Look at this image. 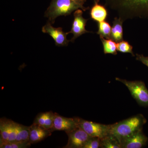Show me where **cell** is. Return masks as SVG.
<instances>
[{
    "label": "cell",
    "mask_w": 148,
    "mask_h": 148,
    "mask_svg": "<svg viewBox=\"0 0 148 148\" xmlns=\"http://www.w3.org/2000/svg\"><path fill=\"white\" fill-rule=\"evenodd\" d=\"M52 132L51 130L47 129L42 126L33 123L30 126L29 142L31 144L39 143L51 136Z\"/></svg>",
    "instance_id": "cell-11"
},
{
    "label": "cell",
    "mask_w": 148,
    "mask_h": 148,
    "mask_svg": "<svg viewBox=\"0 0 148 148\" xmlns=\"http://www.w3.org/2000/svg\"><path fill=\"white\" fill-rule=\"evenodd\" d=\"M78 117L68 118L62 116L57 113H54L53 127L51 130L64 131L66 134L71 132L79 127Z\"/></svg>",
    "instance_id": "cell-6"
},
{
    "label": "cell",
    "mask_w": 148,
    "mask_h": 148,
    "mask_svg": "<svg viewBox=\"0 0 148 148\" xmlns=\"http://www.w3.org/2000/svg\"><path fill=\"white\" fill-rule=\"evenodd\" d=\"M82 11L80 9L76 10L74 13V20L72 24L71 29L70 32H68L73 34V37L71 41L73 42L75 39L86 33H92L88 32L85 29L86 22L88 19H85L83 17Z\"/></svg>",
    "instance_id": "cell-8"
},
{
    "label": "cell",
    "mask_w": 148,
    "mask_h": 148,
    "mask_svg": "<svg viewBox=\"0 0 148 148\" xmlns=\"http://www.w3.org/2000/svg\"><path fill=\"white\" fill-rule=\"evenodd\" d=\"M94 5L90 9V17L93 21L97 23L101 21H106L108 18V10L104 6L99 4V0H94Z\"/></svg>",
    "instance_id": "cell-12"
},
{
    "label": "cell",
    "mask_w": 148,
    "mask_h": 148,
    "mask_svg": "<svg viewBox=\"0 0 148 148\" xmlns=\"http://www.w3.org/2000/svg\"><path fill=\"white\" fill-rule=\"evenodd\" d=\"M127 87L133 98L138 105L142 107H148V89L145 83L142 81H128L116 78Z\"/></svg>",
    "instance_id": "cell-4"
},
{
    "label": "cell",
    "mask_w": 148,
    "mask_h": 148,
    "mask_svg": "<svg viewBox=\"0 0 148 148\" xmlns=\"http://www.w3.org/2000/svg\"><path fill=\"white\" fill-rule=\"evenodd\" d=\"M148 138L143 130L138 131L121 140V148H141L147 145Z\"/></svg>",
    "instance_id": "cell-10"
},
{
    "label": "cell",
    "mask_w": 148,
    "mask_h": 148,
    "mask_svg": "<svg viewBox=\"0 0 148 148\" xmlns=\"http://www.w3.org/2000/svg\"><path fill=\"white\" fill-rule=\"evenodd\" d=\"M101 148H121L120 141L112 134L101 139Z\"/></svg>",
    "instance_id": "cell-15"
},
{
    "label": "cell",
    "mask_w": 148,
    "mask_h": 148,
    "mask_svg": "<svg viewBox=\"0 0 148 148\" xmlns=\"http://www.w3.org/2000/svg\"><path fill=\"white\" fill-rule=\"evenodd\" d=\"M133 47L127 41L122 40L117 44V50L123 53H130L133 56L135 55L133 52Z\"/></svg>",
    "instance_id": "cell-20"
},
{
    "label": "cell",
    "mask_w": 148,
    "mask_h": 148,
    "mask_svg": "<svg viewBox=\"0 0 148 148\" xmlns=\"http://www.w3.org/2000/svg\"><path fill=\"white\" fill-rule=\"evenodd\" d=\"M42 30L43 33L48 34L52 37L57 46H66L71 41V40L67 39L68 33L63 32L61 27H53L49 21H48L47 24L43 27Z\"/></svg>",
    "instance_id": "cell-9"
},
{
    "label": "cell",
    "mask_w": 148,
    "mask_h": 148,
    "mask_svg": "<svg viewBox=\"0 0 148 148\" xmlns=\"http://www.w3.org/2000/svg\"><path fill=\"white\" fill-rule=\"evenodd\" d=\"M105 5L123 21L148 17V0H104Z\"/></svg>",
    "instance_id": "cell-1"
},
{
    "label": "cell",
    "mask_w": 148,
    "mask_h": 148,
    "mask_svg": "<svg viewBox=\"0 0 148 148\" xmlns=\"http://www.w3.org/2000/svg\"><path fill=\"white\" fill-rule=\"evenodd\" d=\"M98 31L97 34L100 36L103 37L106 39L111 38L112 27L108 21H106L98 22Z\"/></svg>",
    "instance_id": "cell-18"
},
{
    "label": "cell",
    "mask_w": 148,
    "mask_h": 148,
    "mask_svg": "<svg viewBox=\"0 0 148 148\" xmlns=\"http://www.w3.org/2000/svg\"><path fill=\"white\" fill-rule=\"evenodd\" d=\"M31 145L29 141L18 142L14 141L12 142L0 143L1 148H27L31 147Z\"/></svg>",
    "instance_id": "cell-19"
},
{
    "label": "cell",
    "mask_w": 148,
    "mask_h": 148,
    "mask_svg": "<svg viewBox=\"0 0 148 148\" xmlns=\"http://www.w3.org/2000/svg\"><path fill=\"white\" fill-rule=\"evenodd\" d=\"M67 135L69 138L68 143L64 148H83L91 137L79 126Z\"/></svg>",
    "instance_id": "cell-7"
},
{
    "label": "cell",
    "mask_w": 148,
    "mask_h": 148,
    "mask_svg": "<svg viewBox=\"0 0 148 148\" xmlns=\"http://www.w3.org/2000/svg\"><path fill=\"white\" fill-rule=\"evenodd\" d=\"M123 20L119 17H115L112 22L111 39L116 42L123 40Z\"/></svg>",
    "instance_id": "cell-13"
},
{
    "label": "cell",
    "mask_w": 148,
    "mask_h": 148,
    "mask_svg": "<svg viewBox=\"0 0 148 148\" xmlns=\"http://www.w3.org/2000/svg\"><path fill=\"white\" fill-rule=\"evenodd\" d=\"M101 148V139L98 137H90L83 148Z\"/></svg>",
    "instance_id": "cell-21"
},
{
    "label": "cell",
    "mask_w": 148,
    "mask_h": 148,
    "mask_svg": "<svg viewBox=\"0 0 148 148\" xmlns=\"http://www.w3.org/2000/svg\"><path fill=\"white\" fill-rule=\"evenodd\" d=\"M30 135V126H25L17 123L16 141H29Z\"/></svg>",
    "instance_id": "cell-17"
},
{
    "label": "cell",
    "mask_w": 148,
    "mask_h": 148,
    "mask_svg": "<svg viewBox=\"0 0 148 148\" xmlns=\"http://www.w3.org/2000/svg\"><path fill=\"white\" fill-rule=\"evenodd\" d=\"M79 126L88 135L102 139L110 134L112 124L105 125L78 117Z\"/></svg>",
    "instance_id": "cell-5"
},
{
    "label": "cell",
    "mask_w": 148,
    "mask_h": 148,
    "mask_svg": "<svg viewBox=\"0 0 148 148\" xmlns=\"http://www.w3.org/2000/svg\"><path fill=\"white\" fill-rule=\"evenodd\" d=\"M47 113L48 112H46L38 114L35 118L33 124L38 125L44 127Z\"/></svg>",
    "instance_id": "cell-22"
},
{
    "label": "cell",
    "mask_w": 148,
    "mask_h": 148,
    "mask_svg": "<svg viewBox=\"0 0 148 148\" xmlns=\"http://www.w3.org/2000/svg\"><path fill=\"white\" fill-rule=\"evenodd\" d=\"M136 60L142 62L143 64L148 67V56H145L143 54H136Z\"/></svg>",
    "instance_id": "cell-23"
},
{
    "label": "cell",
    "mask_w": 148,
    "mask_h": 148,
    "mask_svg": "<svg viewBox=\"0 0 148 148\" xmlns=\"http://www.w3.org/2000/svg\"><path fill=\"white\" fill-rule=\"evenodd\" d=\"M147 121L143 114H138L112 124L110 134L115 136L121 142L123 138L143 130V126Z\"/></svg>",
    "instance_id": "cell-2"
},
{
    "label": "cell",
    "mask_w": 148,
    "mask_h": 148,
    "mask_svg": "<svg viewBox=\"0 0 148 148\" xmlns=\"http://www.w3.org/2000/svg\"><path fill=\"white\" fill-rule=\"evenodd\" d=\"M103 44V51L105 54H112L116 55L117 52V44L115 41L112 39H106L102 36H100Z\"/></svg>",
    "instance_id": "cell-16"
},
{
    "label": "cell",
    "mask_w": 148,
    "mask_h": 148,
    "mask_svg": "<svg viewBox=\"0 0 148 148\" xmlns=\"http://www.w3.org/2000/svg\"><path fill=\"white\" fill-rule=\"evenodd\" d=\"M73 1H77L82 2L84 3H85L86 1V0H73Z\"/></svg>",
    "instance_id": "cell-24"
},
{
    "label": "cell",
    "mask_w": 148,
    "mask_h": 148,
    "mask_svg": "<svg viewBox=\"0 0 148 148\" xmlns=\"http://www.w3.org/2000/svg\"><path fill=\"white\" fill-rule=\"evenodd\" d=\"M84 4L73 0H52L46 11L45 16L48 18V21L51 24H53L56 18L58 16L70 15L73 11L79 8L84 11L89 10V7L84 6Z\"/></svg>",
    "instance_id": "cell-3"
},
{
    "label": "cell",
    "mask_w": 148,
    "mask_h": 148,
    "mask_svg": "<svg viewBox=\"0 0 148 148\" xmlns=\"http://www.w3.org/2000/svg\"><path fill=\"white\" fill-rule=\"evenodd\" d=\"M13 121L5 117L0 119V143L8 142Z\"/></svg>",
    "instance_id": "cell-14"
}]
</instances>
